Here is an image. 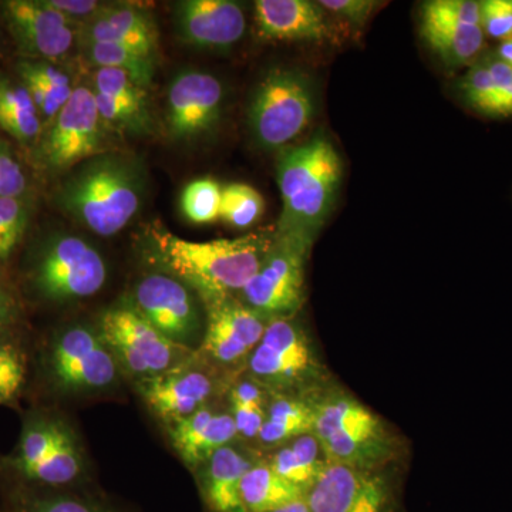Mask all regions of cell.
<instances>
[{"label":"cell","instance_id":"cell-37","mask_svg":"<svg viewBox=\"0 0 512 512\" xmlns=\"http://www.w3.org/2000/svg\"><path fill=\"white\" fill-rule=\"evenodd\" d=\"M222 187L214 178L191 181L181 194V211L192 224L205 225L220 220Z\"/></svg>","mask_w":512,"mask_h":512},{"label":"cell","instance_id":"cell-42","mask_svg":"<svg viewBox=\"0 0 512 512\" xmlns=\"http://www.w3.org/2000/svg\"><path fill=\"white\" fill-rule=\"evenodd\" d=\"M484 63L487 64L497 89V116L495 119L512 117V67L504 63L494 53H483Z\"/></svg>","mask_w":512,"mask_h":512},{"label":"cell","instance_id":"cell-1","mask_svg":"<svg viewBox=\"0 0 512 512\" xmlns=\"http://www.w3.org/2000/svg\"><path fill=\"white\" fill-rule=\"evenodd\" d=\"M274 241V234H251L214 241H188L167 231L153 232L151 256L207 303L241 295Z\"/></svg>","mask_w":512,"mask_h":512},{"label":"cell","instance_id":"cell-21","mask_svg":"<svg viewBox=\"0 0 512 512\" xmlns=\"http://www.w3.org/2000/svg\"><path fill=\"white\" fill-rule=\"evenodd\" d=\"M82 39L92 43H114L136 49L154 57L158 46V30L153 16L137 6H103L82 25Z\"/></svg>","mask_w":512,"mask_h":512},{"label":"cell","instance_id":"cell-39","mask_svg":"<svg viewBox=\"0 0 512 512\" xmlns=\"http://www.w3.org/2000/svg\"><path fill=\"white\" fill-rule=\"evenodd\" d=\"M25 357L16 346L0 342V404L15 400L25 384Z\"/></svg>","mask_w":512,"mask_h":512},{"label":"cell","instance_id":"cell-18","mask_svg":"<svg viewBox=\"0 0 512 512\" xmlns=\"http://www.w3.org/2000/svg\"><path fill=\"white\" fill-rule=\"evenodd\" d=\"M178 36L201 49H228L247 29L244 9L232 0H183L175 3Z\"/></svg>","mask_w":512,"mask_h":512},{"label":"cell","instance_id":"cell-23","mask_svg":"<svg viewBox=\"0 0 512 512\" xmlns=\"http://www.w3.org/2000/svg\"><path fill=\"white\" fill-rule=\"evenodd\" d=\"M420 33L450 70L471 66L483 53L485 35L478 25L420 15Z\"/></svg>","mask_w":512,"mask_h":512},{"label":"cell","instance_id":"cell-19","mask_svg":"<svg viewBox=\"0 0 512 512\" xmlns=\"http://www.w3.org/2000/svg\"><path fill=\"white\" fill-rule=\"evenodd\" d=\"M171 444L181 460L197 471L220 448L234 443L237 426L231 413L214 409L210 404L191 416L168 423Z\"/></svg>","mask_w":512,"mask_h":512},{"label":"cell","instance_id":"cell-24","mask_svg":"<svg viewBox=\"0 0 512 512\" xmlns=\"http://www.w3.org/2000/svg\"><path fill=\"white\" fill-rule=\"evenodd\" d=\"M316 396L272 394L271 402L266 409L264 426L259 431L256 441L262 447L275 450L296 437L312 433L315 424Z\"/></svg>","mask_w":512,"mask_h":512},{"label":"cell","instance_id":"cell-48","mask_svg":"<svg viewBox=\"0 0 512 512\" xmlns=\"http://www.w3.org/2000/svg\"><path fill=\"white\" fill-rule=\"evenodd\" d=\"M268 512H309V510L308 504H306L305 498H303V500L296 501V503L285 505V507L278 508V510Z\"/></svg>","mask_w":512,"mask_h":512},{"label":"cell","instance_id":"cell-32","mask_svg":"<svg viewBox=\"0 0 512 512\" xmlns=\"http://www.w3.org/2000/svg\"><path fill=\"white\" fill-rule=\"evenodd\" d=\"M63 427V421L56 419L40 417V419L30 420L20 437L18 453L10 458V467L20 477H25L49 454Z\"/></svg>","mask_w":512,"mask_h":512},{"label":"cell","instance_id":"cell-20","mask_svg":"<svg viewBox=\"0 0 512 512\" xmlns=\"http://www.w3.org/2000/svg\"><path fill=\"white\" fill-rule=\"evenodd\" d=\"M259 36L281 42H322L328 36L325 10L309 0H256Z\"/></svg>","mask_w":512,"mask_h":512},{"label":"cell","instance_id":"cell-12","mask_svg":"<svg viewBox=\"0 0 512 512\" xmlns=\"http://www.w3.org/2000/svg\"><path fill=\"white\" fill-rule=\"evenodd\" d=\"M128 303L175 345L190 350L201 346L205 323L197 296L174 276H144Z\"/></svg>","mask_w":512,"mask_h":512},{"label":"cell","instance_id":"cell-33","mask_svg":"<svg viewBox=\"0 0 512 512\" xmlns=\"http://www.w3.org/2000/svg\"><path fill=\"white\" fill-rule=\"evenodd\" d=\"M90 62L99 69H117L127 73L141 86L148 87L154 77V57L144 55L131 47L114 43H92L86 46Z\"/></svg>","mask_w":512,"mask_h":512},{"label":"cell","instance_id":"cell-44","mask_svg":"<svg viewBox=\"0 0 512 512\" xmlns=\"http://www.w3.org/2000/svg\"><path fill=\"white\" fill-rule=\"evenodd\" d=\"M26 188L22 167L5 144H0V197L18 198Z\"/></svg>","mask_w":512,"mask_h":512},{"label":"cell","instance_id":"cell-16","mask_svg":"<svg viewBox=\"0 0 512 512\" xmlns=\"http://www.w3.org/2000/svg\"><path fill=\"white\" fill-rule=\"evenodd\" d=\"M191 360L192 356L161 375L137 382L148 409L165 424L191 416L214 397V377Z\"/></svg>","mask_w":512,"mask_h":512},{"label":"cell","instance_id":"cell-30","mask_svg":"<svg viewBox=\"0 0 512 512\" xmlns=\"http://www.w3.org/2000/svg\"><path fill=\"white\" fill-rule=\"evenodd\" d=\"M0 127L25 143L35 140L42 128V120L28 89L3 74H0Z\"/></svg>","mask_w":512,"mask_h":512},{"label":"cell","instance_id":"cell-40","mask_svg":"<svg viewBox=\"0 0 512 512\" xmlns=\"http://www.w3.org/2000/svg\"><path fill=\"white\" fill-rule=\"evenodd\" d=\"M480 25L484 35L504 40L512 37V0H483L480 2Z\"/></svg>","mask_w":512,"mask_h":512},{"label":"cell","instance_id":"cell-34","mask_svg":"<svg viewBox=\"0 0 512 512\" xmlns=\"http://www.w3.org/2000/svg\"><path fill=\"white\" fill-rule=\"evenodd\" d=\"M5 512H116L74 495L43 493L20 488L9 495Z\"/></svg>","mask_w":512,"mask_h":512},{"label":"cell","instance_id":"cell-5","mask_svg":"<svg viewBox=\"0 0 512 512\" xmlns=\"http://www.w3.org/2000/svg\"><path fill=\"white\" fill-rule=\"evenodd\" d=\"M247 373L272 394L313 397L332 386L328 369L296 316L268 320L247 360Z\"/></svg>","mask_w":512,"mask_h":512},{"label":"cell","instance_id":"cell-6","mask_svg":"<svg viewBox=\"0 0 512 512\" xmlns=\"http://www.w3.org/2000/svg\"><path fill=\"white\" fill-rule=\"evenodd\" d=\"M316 111L315 87L305 73L275 67L252 93L248 124L265 150H284L311 124Z\"/></svg>","mask_w":512,"mask_h":512},{"label":"cell","instance_id":"cell-46","mask_svg":"<svg viewBox=\"0 0 512 512\" xmlns=\"http://www.w3.org/2000/svg\"><path fill=\"white\" fill-rule=\"evenodd\" d=\"M13 315V301L9 295L0 291V329L12 319Z\"/></svg>","mask_w":512,"mask_h":512},{"label":"cell","instance_id":"cell-36","mask_svg":"<svg viewBox=\"0 0 512 512\" xmlns=\"http://www.w3.org/2000/svg\"><path fill=\"white\" fill-rule=\"evenodd\" d=\"M264 210V198L251 185L232 183L222 187L220 220L229 227L249 228L261 218Z\"/></svg>","mask_w":512,"mask_h":512},{"label":"cell","instance_id":"cell-28","mask_svg":"<svg viewBox=\"0 0 512 512\" xmlns=\"http://www.w3.org/2000/svg\"><path fill=\"white\" fill-rule=\"evenodd\" d=\"M83 468V454L76 436L64 424L49 454L23 478L47 487H60L76 481L82 476Z\"/></svg>","mask_w":512,"mask_h":512},{"label":"cell","instance_id":"cell-29","mask_svg":"<svg viewBox=\"0 0 512 512\" xmlns=\"http://www.w3.org/2000/svg\"><path fill=\"white\" fill-rule=\"evenodd\" d=\"M271 399V390L248 373L235 380L229 389V413L237 426L238 437L258 439Z\"/></svg>","mask_w":512,"mask_h":512},{"label":"cell","instance_id":"cell-22","mask_svg":"<svg viewBox=\"0 0 512 512\" xmlns=\"http://www.w3.org/2000/svg\"><path fill=\"white\" fill-rule=\"evenodd\" d=\"M256 463V458L234 443L215 451L197 470L202 501L208 510L247 512L241 500V484Z\"/></svg>","mask_w":512,"mask_h":512},{"label":"cell","instance_id":"cell-7","mask_svg":"<svg viewBox=\"0 0 512 512\" xmlns=\"http://www.w3.org/2000/svg\"><path fill=\"white\" fill-rule=\"evenodd\" d=\"M97 332L120 369L137 382L161 375L192 356V350L165 338L128 301L101 313Z\"/></svg>","mask_w":512,"mask_h":512},{"label":"cell","instance_id":"cell-13","mask_svg":"<svg viewBox=\"0 0 512 512\" xmlns=\"http://www.w3.org/2000/svg\"><path fill=\"white\" fill-rule=\"evenodd\" d=\"M309 512H394L392 484L382 471L329 463L305 495Z\"/></svg>","mask_w":512,"mask_h":512},{"label":"cell","instance_id":"cell-26","mask_svg":"<svg viewBox=\"0 0 512 512\" xmlns=\"http://www.w3.org/2000/svg\"><path fill=\"white\" fill-rule=\"evenodd\" d=\"M272 451L274 453L268 457L266 463L279 476L305 491V494L329 464L313 433L296 437Z\"/></svg>","mask_w":512,"mask_h":512},{"label":"cell","instance_id":"cell-9","mask_svg":"<svg viewBox=\"0 0 512 512\" xmlns=\"http://www.w3.org/2000/svg\"><path fill=\"white\" fill-rule=\"evenodd\" d=\"M107 281L103 256L86 239L56 235L40 251L33 282L37 291L55 302L90 298Z\"/></svg>","mask_w":512,"mask_h":512},{"label":"cell","instance_id":"cell-35","mask_svg":"<svg viewBox=\"0 0 512 512\" xmlns=\"http://www.w3.org/2000/svg\"><path fill=\"white\" fill-rule=\"evenodd\" d=\"M483 55V53H481ZM457 94L464 106L481 116H497V90L483 57L468 66L467 72L457 80Z\"/></svg>","mask_w":512,"mask_h":512},{"label":"cell","instance_id":"cell-47","mask_svg":"<svg viewBox=\"0 0 512 512\" xmlns=\"http://www.w3.org/2000/svg\"><path fill=\"white\" fill-rule=\"evenodd\" d=\"M495 55L512 67V37L500 43V46L495 50Z\"/></svg>","mask_w":512,"mask_h":512},{"label":"cell","instance_id":"cell-43","mask_svg":"<svg viewBox=\"0 0 512 512\" xmlns=\"http://www.w3.org/2000/svg\"><path fill=\"white\" fill-rule=\"evenodd\" d=\"M318 3L320 8L352 26L365 25L377 6L372 0H320Z\"/></svg>","mask_w":512,"mask_h":512},{"label":"cell","instance_id":"cell-14","mask_svg":"<svg viewBox=\"0 0 512 512\" xmlns=\"http://www.w3.org/2000/svg\"><path fill=\"white\" fill-rule=\"evenodd\" d=\"M224 90L214 74L184 70L174 77L165 99V124L174 140L195 141L221 120Z\"/></svg>","mask_w":512,"mask_h":512},{"label":"cell","instance_id":"cell-4","mask_svg":"<svg viewBox=\"0 0 512 512\" xmlns=\"http://www.w3.org/2000/svg\"><path fill=\"white\" fill-rule=\"evenodd\" d=\"M312 433L329 463L359 470L382 471L399 453L382 417L333 384L315 397Z\"/></svg>","mask_w":512,"mask_h":512},{"label":"cell","instance_id":"cell-2","mask_svg":"<svg viewBox=\"0 0 512 512\" xmlns=\"http://www.w3.org/2000/svg\"><path fill=\"white\" fill-rule=\"evenodd\" d=\"M57 191L67 215L100 237H114L140 211L147 174L137 157L103 153L72 168Z\"/></svg>","mask_w":512,"mask_h":512},{"label":"cell","instance_id":"cell-15","mask_svg":"<svg viewBox=\"0 0 512 512\" xmlns=\"http://www.w3.org/2000/svg\"><path fill=\"white\" fill-rule=\"evenodd\" d=\"M205 308L207 319L201 352L218 366L247 365L269 319L249 308L238 296L207 303Z\"/></svg>","mask_w":512,"mask_h":512},{"label":"cell","instance_id":"cell-41","mask_svg":"<svg viewBox=\"0 0 512 512\" xmlns=\"http://www.w3.org/2000/svg\"><path fill=\"white\" fill-rule=\"evenodd\" d=\"M420 15L480 25V2L474 0H430L420 6Z\"/></svg>","mask_w":512,"mask_h":512},{"label":"cell","instance_id":"cell-10","mask_svg":"<svg viewBox=\"0 0 512 512\" xmlns=\"http://www.w3.org/2000/svg\"><path fill=\"white\" fill-rule=\"evenodd\" d=\"M107 131L93 89L74 87L66 106L49 123L40 146L43 164L52 171L72 170L83 161L106 153Z\"/></svg>","mask_w":512,"mask_h":512},{"label":"cell","instance_id":"cell-38","mask_svg":"<svg viewBox=\"0 0 512 512\" xmlns=\"http://www.w3.org/2000/svg\"><path fill=\"white\" fill-rule=\"evenodd\" d=\"M25 207L19 198L0 197V259H8L25 232Z\"/></svg>","mask_w":512,"mask_h":512},{"label":"cell","instance_id":"cell-25","mask_svg":"<svg viewBox=\"0 0 512 512\" xmlns=\"http://www.w3.org/2000/svg\"><path fill=\"white\" fill-rule=\"evenodd\" d=\"M18 72L23 86L35 103L40 120L50 123L72 97L74 87L69 74L45 60H22Z\"/></svg>","mask_w":512,"mask_h":512},{"label":"cell","instance_id":"cell-8","mask_svg":"<svg viewBox=\"0 0 512 512\" xmlns=\"http://www.w3.org/2000/svg\"><path fill=\"white\" fill-rule=\"evenodd\" d=\"M313 244L312 239L274 232L271 248L239 299L266 319L296 316L305 302L306 262Z\"/></svg>","mask_w":512,"mask_h":512},{"label":"cell","instance_id":"cell-31","mask_svg":"<svg viewBox=\"0 0 512 512\" xmlns=\"http://www.w3.org/2000/svg\"><path fill=\"white\" fill-rule=\"evenodd\" d=\"M93 90L116 101L153 131L147 87L138 84L133 77L117 69H97L94 73Z\"/></svg>","mask_w":512,"mask_h":512},{"label":"cell","instance_id":"cell-17","mask_svg":"<svg viewBox=\"0 0 512 512\" xmlns=\"http://www.w3.org/2000/svg\"><path fill=\"white\" fill-rule=\"evenodd\" d=\"M3 12L20 47L36 60L66 56L74 42L73 23L47 0H10Z\"/></svg>","mask_w":512,"mask_h":512},{"label":"cell","instance_id":"cell-27","mask_svg":"<svg viewBox=\"0 0 512 512\" xmlns=\"http://www.w3.org/2000/svg\"><path fill=\"white\" fill-rule=\"evenodd\" d=\"M305 495V491L279 476L266 461H258L241 484V500L247 512L278 510L303 500Z\"/></svg>","mask_w":512,"mask_h":512},{"label":"cell","instance_id":"cell-3","mask_svg":"<svg viewBox=\"0 0 512 512\" xmlns=\"http://www.w3.org/2000/svg\"><path fill=\"white\" fill-rule=\"evenodd\" d=\"M342 175V158L325 134H315L308 143L281 150L276 183L282 212L275 234L315 241L335 204Z\"/></svg>","mask_w":512,"mask_h":512},{"label":"cell","instance_id":"cell-45","mask_svg":"<svg viewBox=\"0 0 512 512\" xmlns=\"http://www.w3.org/2000/svg\"><path fill=\"white\" fill-rule=\"evenodd\" d=\"M47 3L57 12L62 13L69 22L74 23L80 20L82 25L103 8V3L94 2V0H47Z\"/></svg>","mask_w":512,"mask_h":512},{"label":"cell","instance_id":"cell-11","mask_svg":"<svg viewBox=\"0 0 512 512\" xmlns=\"http://www.w3.org/2000/svg\"><path fill=\"white\" fill-rule=\"evenodd\" d=\"M50 373L64 393H93L119 380L120 366L97 329L76 325L59 333L49 357Z\"/></svg>","mask_w":512,"mask_h":512}]
</instances>
